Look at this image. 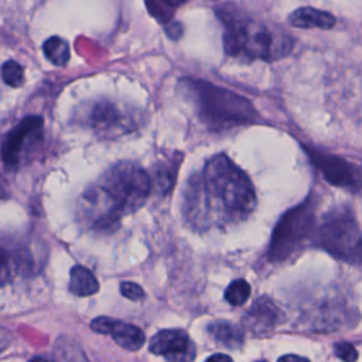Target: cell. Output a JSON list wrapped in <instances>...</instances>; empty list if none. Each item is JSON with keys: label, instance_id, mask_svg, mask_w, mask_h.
<instances>
[{"label": "cell", "instance_id": "cell-10", "mask_svg": "<svg viewBox=\"0 0 362 362\" xmlns=\"http://www.w3.org/2000/svg\"><path fill=\"white\" fill-rule=\"evenodd\" d=\"M44 119L38 115L25 116L4 137L1 143V160L8 168H16L28 144L38 140L42 134Z\"/></svg>", "mask_w": 362, "mask_h": 362}, {"label": "cell", "instance_id": "cell-27", "mask_svg": "<svg viewBox=\"0 0 362 362\" xmlns=\"http://www.w3.org/2000/svg\"><path fill=\"white\" fill-rule=\"evenodd\" d=\"M277 362H310V359L300 356V355H294V354H288V355H283L279 358Z\"/></svg>", "mask_w": 362, "mask_h": 362}, {"label": "cell", "instance_id": "cell-7", "mask_svg": "<svg viewBox=\"0 0 362 362\" xmlns=\"http://www.w3.org/2000/svg\"><path fill=\"white\" fill-rule=\"evenodd\" d=\"M76 120L95 134L113 139L133 132L141 123L139 112L124 109L110 100H96L76 110Z\"/></svg>", "mask_w": 362, "mask_h": 362}, {"label": "cell", "instance_id": "cell-3", "mask_svg": "<svg viewBox=\"0 0 362 362\" xmlns=\"http://www.w3.org/2000/svg\"><path fill=\"white\" fill-rule=\"evenodd\" d=\"M178 89L194 102L199 119L212 129L247 124L257 116L250 100L206 81L181 78Z\"/></svg>", "mask_w": 362, "mask_h": 362}, {"label": "cell", "instance_id": "cell-16", "mask_svg": "<svg viewBox=\"0 0 362 362\" xmlns=\"http://www.w3.org/2000/svg\"><path fill=\"white\" fill-rule=\"evenodd\" d=\"M99 290L96 277L83 266H74L69 273V291L78 297H88Z\"/></svg>", "mask_w": 362, "mask_h": 362}, {"label": "cell", "instance_id": "cell-17", "mask_svg": "<svg viewBox=\"0 0 362 362\" xmlns=\"http://www.w3.org/2000/svg\"><path fill=\"white\" fill-rule=\"evenodd\" d=\"M42 52L45 58L55 66H65L71 58L68 42L58 35H52L44 41Z\"/></svg>", "mask_w": 362, "mask_h": 362}, {"label": "cell", "instance_id": "cell-19", "mask_svg": "<svg viewBox=\"0 0 362 362\" xmlns=\"http://www.w3.org/2000/svg\"><path fill=\"white\" fill-rule=\"evenodd\" d=\"M187 0H146V7L158 23L168 24L173 20L174 11Z\"/></svg>", "mask_w": 362, "mask_h": 362}, {"label": "cell", "instance_id": "cell-9", "mask_svg": "<svg viewBox=\"0 0 362 362\" xmlns=\"http://www.w3.org/2000/svg\"><path fill=\"white\" fill-rule=\"evenodd\" d=\"M313 164L320 170L322 177L332 185L356 192L362 189V168L344 160L342 157L308 150Z\"/></svg>", "mask_w": 362, "mask_h": 362}, {"label": "cell", "instance_id": "cell-15", "mask_svg": "<svg viewBox=\"0 0 362 362\" xmlns=\"http://www.w3.org/2000/svg\"><path fill=\"white\" fill-rule=\"evenodd\" d=\"M206 329L218 344L229 349H238L243 345L242 329L229 321H214Z\"/></svg>", "mask_w": 362, "mask_h": 362}, {"label": "cell", "instance_id": "cell-22", "mask_svg": "<svg viewBox=\"0 0 362 362\" xmlns=\"http://www.w3.org/2000/svg\"><path fill=\"white\" fill-rule=\"evenodd\" d=\"M250 296V286L246 280H233L225 290V298L232 305H242Z\"/></svg>", "mask_w": 362, "mask_h": 362}, {"label": "cell", "instance_id": "cell-11", "mask_svg": "<svg viewBox=\"0 0 362 362\" xmlns=\"http://www.w3.org/2000/svg\"><path fill=\"white\" fill-rule=\"evenodd\" d=\"M148 349L168 362H192L197 354L194 342L184 329L158 331L151 338Z\"/></svg>", "mask_w": 362, "mask_h": 362}, {"label": "cell", "instance_id": "cell-21", "mask_svg": "<svg viewBox=\"0 0 362 362\" xmlns=\"http://www.w3.org/2000/svg\"><path fill=\"white\" fill-rule=\"evenodd\" d=\"M177 163L174 161H161L157 163L156 170H154V181L156 187L161 192H168L177 178V167L174 165Z\"/></svg>", "mask_w": 362, "mask_h": 362}, {"label": "cell", "instance_id": "cell-14", "mask_svg": "<svg viewBox=\"0 0 362 362\" xmlns=\"http://www.w3.org/2000/svg\"><path fill=\"white\" fill-rule=\"evenodd\" d=\"M287 21L298 28H322L328 30L335 25V17L324 10L314 7H300L291 11Z\"/></svg>", "mask_w": 362, "mask_h": 362}, {"label": "cell", "instance_id": "cell-28", "mask_svg": "<svg viewBox=\"0 0 362 362\" xmlns=\"http://www.w3.org/2000/svg\"><path fill=\"white\" fill-rule=\"evenodd\" d=\"M205 362H233V361L230 356H228L225 354H214Z\"/></svg>", "mask_w": 362, "mask_h": 362}, {"label": "cell", "instance_id": "cell-13", "mask_svg": "<svg viewBox=\"0 0 362 362\" xmlns=\"http://www.w3.org/2000/svg\"><path fill=\"white\" fill-rule=\"evenodd\" d=\"M283 321L279 307L267 297H259L243 317V325L253 334L273 331Z\"/></svg>", "mask_w": 362, "mask_h": 362}, {"label": "cell", "instance_id": "cell-6", "mask_svg": "<svg viewBox=\"0 0 362 362\" xmlns=\"http://www.w3.org/2000/svg\"><path fill=\"white\" fill-rule=\"evenodd\" d=\"M314 219L315 208L311 199L288 209L273 229L267 253L269 259L283 262L293 256L313 236L315 228Z\"/></svg>", "mask_w": 362, "mask_h": 362}, {"label": "cell", "instance_id": "cell-26", "mask_svg": "<svg viewBox=\"0 0 362 362\" xmlns=\"http://www.w3.org/2000/svg\"><path fill=\"white\" fill-rule=\"evenodd\" d=\"M165 31L171 38H180L182 34V25L178 21H170L168 24H165Z\"/></svg>", "mask_w": 362, "mask_h": 362}, {"label": "cell", "instance_id": "cell-2", "mask_svg": "<svg viewBox=\"0 0 362 362\" xmlns=\"http://www.w3.org/2000/svg\"><path fill=\"white\" fill-rule=\"evenodd\" d=\"M223 25L225 52L242 59L276 61L290 54L294 40L274 24L255 20L232 6L216 8Z\"/></svg>", "mask_w": 362, "mask_h": 362}, {"label": "cell", "instance_id": "cell-18", "mask_svg": "<svg viewBox=\"0 0 362 362\" xmlns=\"http://www.w3.org/2000/svg\"><path fill=\"white\" fill-rule=\"evenodd\" d=\"M21 264V256L17 249H11L0 245V286L13 280Z\"/></svg>", "mask_w": 362, "mask_h": 362}, {"label": "cell", "instance_id": "cell-23", "mask_svg": "<svg viewBox=\"0 0 362 362\" xmlns=\"http://www.w3.org/2000/svg\"><path fill=\"white\" fill-rule=\"evenodd\" d=\"M1 79L6 85L11 88H20L24 83V69L23 66L14 61L8 59L1 65Z\"/></svg>", "mask_w": 362, "mask_h": 362}, {"label": "cell", "instance_id": "cell-12", "mask_svg": "<svg viewBox=\"0 0 362 362\" xmlns=\"http://www.w3.org/2000/svg\"><path fill=\"white\" fill-rule=\"evenodd\" d=\"M90 328L95 332L110 335L117 345L127 351H139L146 341L144 332L139 327L109 317H98L92 320Z\"/></svg>", "mask_w": 362, "mask_h": 362}, {"label": "cell", "instance_id": "cell-24", "mask_svg": "<svg viewBox=\"0 0 362 362\" xmlns=\"http://www.w3.org/2000/svg\"><path fill=\"white\" fill-rule=\"evenodd\" d=\"M335 355L344 362H355L358 359V351L351 342H338L334 345Z\"/></svg>", "mask_w": 362, "mask_h": 362}, {"label": "cell", "instance_id": "cell-30", "mask_svg": "<svg viewBox=\"0 0 362 362\" xmlns=\"http://www.w3.org/2000/svg\"><path fill=\"white\" fill-rule=\"evenodd\" d=\"M259 362H264V361H259Z\"/></svg>", "mask_w": 362, "mask_h": 362}, {"label": "cell", "instance_id": "cell-1", "mask_svg": "<svg viewBox=\"0 0 362 362\" xmlns=\"http://www.w3.org/2000/svg\"><path fill=\"white\" fill-rule=\"evenodd\" d=\"M256 206L252 181L228 156L211 157L189 178L184 195L187 221L199 230L245 221Z\"/></svg>", "mask_w": 362, "mask_h": 362}, {"label": "cell", "instance_id": "cell-8", "mask_svg": "<svg viewBox=\"0 0 362 362\" xmlns=\"http://www.w3.org/2000/svg\"><path fill=\"white\" fill-rule=\"evenodd\" d=\"M79 219L96 232L113 230L123 216L119 206L100 184L89 187L78 202Z\"/></svg>", "mask_w": 362, "mask_h": 362}, {"label": "cell", "instance_id": "cell-29", "mask_svg": "<svg viewBox=\"0 0 362 362\" xmlns=\"http://www.w3.org/2000/svg\"><path fill=\"white\" fill-rule=\"evenodd\" d=\"M30 362H52V361H49V359H45V358H41V356H38V358H34V359H31Z\"/></svg>", "mask_w": 362, "mask_h": 362}, {"label": "cell", "instance_id": "cell-4", "mask_svg": "<svg viewBox=\"0 0 362 362\" xmlns=\"http://www.w3.org/2000/svg\"><path fill=\"white\" fill-rule=\"evenodd\" d=\"M314 243L331 256L352 264L362 263V232L348 209L325 215L313 232Z\"/></svg>", "mask_w": 362, "mask_h": 362}, {"label": "cell", "instance_id": "cell-20", "mask_svg": "<svg viewBox=\"0 0 362 362\" xmlns=\"http://www.w3.org/2000/svg\"><path fill=\"white\" fill-rule=\"evenodd\" d=\"M55 355L61 362H89L79 345L66 337L57 339Z\"/></svg>", "mask_w": 362, "mask_h": 362}, {"label": "cell", "instance_id": "cell-5", "mask_svg": "<svg viewBox=\"0 0 362 362\" xmlns=\"http://www.w3.org/2000/svg\"><path fill=\"white\" fill-rule=\"evenodd\" d=\"M119 206L123 215L141 208L151 192V178L146 170L133 161L112 165L99 182Z\"/></svg>", "mask_w": 362, "mask_h": 362}, {"label": "cell", "instance_id": "cell-25", "mask_svg": "<svg viewBox=\"0 0 362 362\" xmlns=\"http://www.w3.org/2000/svg\"><path fill=\"white\" fill-rule=\"evenodd\" d=\"M120 293L123 297H126L132 301H139L144 297V290L133 281H123L120 284Z\"/></svg>", "mask_w": 362, "mask_h": 362}]
</instances>
